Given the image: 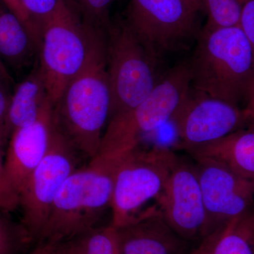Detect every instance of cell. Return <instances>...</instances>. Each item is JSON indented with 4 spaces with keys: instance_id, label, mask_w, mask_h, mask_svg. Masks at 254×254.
Wrapping results in <instances>:
<instances>
[{
    "instance_id": "d4e9b609",
    "label": "cell",
    "mask_w": 254,
    "mask_h": 254,
    "mask_svg": "<svg viewBox=\"0 0 254 254\" xmlns=\"http://www.w3.org/2000/svg\"><path fill=\"white\" fill-rule=\"evenodd\" d=\"M11 94L7 83L0 82V145L6 150L10 138L7 127V115Z\"/></svg>"
},
{
    "instance_id": "4fadbf2b",
    "label": "cell",
    "mask_w": 254,
    "mask_h": 254,
    "mask_svg": "<svg viewBox=\"0 0 254 254\" xmlns=\"http://www.w3.org/2000/svg\"><path fill=\"white\" fill-rule=\"evenodd\" d=\"M53 105L50 104L34 123L15 130L4 155L8 180L19 193L33 170L46 156L53 128Z\"/></svg>"
},
{
    "instance_id": "603a6c76",
    "label": "cell",
    "mask_w": 254,
    "mask_h": 254,
    "mask_svg": "<svg viewBox=\"0 0 254 254\" xmlns=\"http://www.w3.org/2000/svg\"><path fill=\"white\" fill-rule=\"evenodd\" d=\"M67 0H22L26 13L36 28L41 41L42 26L53 18Z\"/></svg>"
},
{
    "instance_id": "cb8c5ba5",
    "label": "cell",
    "mask_w": 254,
    "mask_h": 254,
    "mask_svg": "<svg viewBox=\"0 0 254 254\" xmlns=\"http://www.w3.org/2000/svg\"><path fill=\"white\" fill-rule=\"evenodd\" d=\"M4 155L5 150L0 145V209L11 213L18 209L19 199L6 176Z\"/></svg>"
},
{
    "instance_id": "4dcf8cb0",
    "label": "cell",
    "mask_w": 254,
    "mask_h": 254,
    "mask_svg": "<svg viewBox=\"0 0 254 254\" xmlns=\"http://www.w3.org/2000/svg\"><path fill=\"white\" fill-rule=\"evenodd\" d=\"M185 1L198 13L200 11H203L201 0H185Z\"/></svg>"
},
{
    "instance_id": "9a60e30c",
    "label": "cell",
    "mask_w": 254,
    "mask_h": 254,
    "mask_svg": "<svg viewBox=\"0 0 254 254\" xmlns=\"http://www.w3.org/2000/svg\"><path fill=\"white\" fill-rule=\"evenodd\" d=\"M189 153L195 158L217 160L254 185V129L238 130Z\"/></svg>"
},
{
    "instance_id": "8fae6325",
    "label": "cell",
    "mask_w": 254,
    "mask_h": 254,
    "mask_svg": "<svg viewBox=\"0 0 254 254\" xmlns=\"http://www.w3.org/2000/svg\"><path fill=\"white\" fill-rule=\"evenodd\" d=\"M208 221V234L219 232L254 207V185L217 160L195 158Z\"/></svg>"
},
{
    "instance_id": "6da1fadb",
    "label": "cell",
    "mask_w": 254,
    "mask_h": 254,
    "mask_svg": "<svg viewBox=\"0 0 254 254\" xmlns=\"http://www.w3.org/2000/svg\"><path fill=\"white\" fill-rule=\"evenodd\" d=\"M110 105L107 31H100L86 66L53 106L55 125L83 158L91 160L98 155Z\"/></svg>"
},
{
    "instance_id": "d6986e66",
    "label": "cell",
    "mask_w": 254,
    "mask_h": 254,
    "mask_svg": "<svg viewBox=\"0 0 254 254\" xmlns=\"http://www.w3.org/2000/svg\"><path fill=\"white\" fill-rule=\"evenodd\" d=\"M61 244L69 254H122L118 230L110 224Z\"/></svg>"
},
{
    "instance_id": "52a82bcc",
    "label": "cell",
    "mask_w": 254,
    "mask_h": 254,
    "mask_svg": "<svg viewBox=\"0 0 254 254\" xmlns=\"http://www.w3.org/2000/svg\"><path fill=\"white\" fill-rule=\"evenodd\" d=\"M177 160L165 147L145 150L137 146L125 155L115 174L110 225L123 226L147 202L158 198Z\"/></svg>"
},
{
    "instance_id": "5b68a950",
    "label": "cell",
    "mask_w": 254,
    "mask_h": 254,
    "mask_svg": "<svg viewBox=\"0 0 254 254\" xmlns=\"http://www.w3.org/2000/svg\"><path fill=\"white\" fill-rule=\"evenodd\" d=\"M190 87L187 60L172 68L136 108L110 119L97 155L123 156L136 148L141 135L171 120Z\"/></svg>"
},
{
    "instance_id": "1f68e13d",
    "label": "cell",
    "mask_w": 254,
    "mask_h": 254,
    "mask_svg": "<svg viewBox=\"0 0 254 254\" xmlns=\"http://www.w3.org/2000/svg\"><path fill=\"white\" fill-rule=\"evenodd\" d=\"M51 254H69L66 252V250H65L64 247H63V245L62 244H59L58 245V247H56V249L54 250V252H53Z\"/></svg>"
},
{
    "instance_id": "5bb4252c",
    "label": "cell",
    "mask_w": 254,
    "mask_h": 254,
    "mask_svg": "<svg viewBox=\"0 0 254 254\" xmlns=\"http://www.w3.org/2000/svg\"><path fill=\"white\" fill-rule=\"evenodd\" d=\"M116 229L122 254H182L185 248L186 240L170 226L155 206Z\"/></svg>"
},
{
    "instance_id": "ac0fdd59",
    "label": "cell",
    "mask_w": 254,
    "mask_h": 254,
    "mask_svg": "<svg viewBox=\"0 0 254 254\" xmlns=\"http://www.w3.org/2000/svg\"><path fill=\"white\" fill-rule=\"evenodd\" d=\"M210 254H254V207L220 230Z\"/></svg>"
},
{
    "instance_id": "7402d4cb",
    "label": "cell",
    "mask_w": 254,
    "mask_h": 254,
    "mask_svg": "<svg viewBox=\"0 0 254 254\" xmlns=\"http://www.w3.org/2000/svg\"><path fill=\"white\" fill-rule=\"evenodd\" d=\"M82 19L95 29L107 31L111 24L110 8L115 0H68Z\"/></svg>"
},
{
    "instance_id": "e0dca14e",
    "label": "cell",
    "mask_w": 254,
    "mask_h": 254,
    "mask_svg": "<svg viewBox=\"0 0 254 254\" xmlns=\"http://www.w3.org/2000/svg\"><path fill=\"white\" fill-rule=\"evenodd\" d=\"M37 50L36 43L22 22L9 10L0 9V57L20 66Z\"/></svg>"
},
{
    "instance_id": "ffe728a7",
    "label": "cell",
    "mask_w": 254,
    "mask_h": 254,
    "mask_svg": "<svg viewBox=\"0 0 254 254\" xmlns=\"http://www.w3.org/2000/svg\"><path fill=\"white\" fill-rule=\"evenodd\" d=\"M207 21L202 29L213 31L218 28L240 26L242 0H201Z\"/></svg>"
},
{
    "instance_id": "2e32d148",
    "label": "cell",
    "mask_w": 254,
    "mask_h": 254,
    "mask_svg": "<svg viewBox=\"0 0 254 254\" xmlns=\"http://www.w3.org/2000/svg\"><path fill=\"white\" fill-rule=\"evenodd\" d=\"M50 104L53 103L38 64L11 94L7 115L10 136L15 130L36 122Z\"/></svg>"
},
{
    "instance_id": "7a4b0ae2",
    "label": "cell",
    "mask_w": 254,
    "mask_h": 254,
    "mask_svg": "<svg viewBox=\"0 0 254 254\" xmlns=\"http://www.w3.org/2000/svg\"><path fill=\"white\" fill-rule=\"evenodd\" d=\"M189 60L190 86L239 106L254 86V51L240 26L201 29Z\"/></svg>"
},
{
    "instance_id": "484cf974",
    "label": "cell",
    "mask_w": 254,
    "mask_h": 254,
    "mask_svg": "<svg viewBox=\"0 0 254 254\" xmlns=\"http://www.w3.org/2000/svg\"><path fill=\"white\" fill-rule=\"evenodd\" d=\"M4 2L10 12L14 14L22 22L23 24L27 28L30 34L34 40L37 46L39 48L40 36L36 28L31 22L29 16L26 13L23 6L22 0H1Z\"/></svg>"
},
{
    "instance_id": "83f0119b",
    "label": "cell",
    "mask_w": 254,
    "mask_h": 254,
    "mask_svg": "<svg viewBox=\"0 0 254 254\" xmlns=\"http://www.w3.org/2000/svg\"><path fill=\"white\" fill-rule=\"evenodd\" d=\"M245 124L250 129L254 130V93H252L247 100V106L243 109Z\"/></svg>"
},
{
    "instance_id": "7c38bea8",
    "label": "cell",
    "mask_w": 254,
    "mask_h": 254,
    "mask_svg": "<svg viewBox=\"0 0 254 254\" xmlns=\"http://www.w3.org/2000/svg\"><path fill=\"white\" fill-rule=\"evenodd\" d=\"M170 226L185 240L208 235V221L195 165L177 160L158 198Z\"/></svg>"
},
{
    "instance_id": "8992f818",
    "label": "cell",
    "mask_w": 254,
    "mask_h": 254,
    "mask_svg": "<svg viewBox=\"0 0 254 254\" xmlns=\"http://www.w3.org/2000/svg\"><path fill=\"white\" fill-rule=\"evenodd\" d=\"M107 59L111 105L110 118L136 108L153 91L158 60L125 21L111 23L107 31Z\"/></svg>"
},
{
    "instance_id": "44dd1931",
    "label": "cell",
    "mask_w": 254,
    "mask_h": 254,
    "mask_svg": "<svg viewBox=\"0 0 254 254\" xmlns=\"http://www.w3.org/2000/svg\"><path fill=\"white\" fill-rule=\"evenodd\" d=\"M0 209V254H24L33 241L22 224Z\"/></svg>"
},
{
    "instance_id": "30bf717a",
    "label": "cell",
    "mask_w": 254,
    "mask_h": 254,
    "mask_svg": "<svg viewBox=\"0 0 254 254\" xmlns=\"http://www.w3.org/2000/svg\"><path fill=\"white\" fill-rule=\"evenodd\" d=\"M181 145L188 152L242 129L243 110L190 86L171 118Z\"/></svg>"
},
{
    "instance_id": "ba28073f",
    "label": "cell",
    "mask_w": 254,
    "mask_h": 254,
    "mask_svg": "<svg viewBox=\"0 0 254 254\" xmlns=\"http://www.w3.org/2000/svg\"><path fill=\"white\" fill-rule=\"evenodd\" d=\"M81 157L53 123L46 156L18 193L21 224L33 242L41 240L55 197L66 179L80 168Z\"/></svg>"
},
{
    "instance_id": "277c9868",
    "label": "cell",
    "mask_w": 254,
    "mask_h": 254,
    "mask_svg": "<svg viewBox=\"0 0 254 254\" xmlns=\"http://www.w3.org/2000/svg\"><path fill=\"white\" fill-rule=\"evenodd\" d=\"M67 0L41 30L39 66L53 106L85 67L97 34Z\"/></svg>"
},
{
    "instance_id": "3957f363",
    "label": "cell",
    "mask_w": 254,
    "mask_h": 254,
    "mask_svg": "<svg viewBox=\"0 0 254 254\" xmlns=\"http://www.w3.org/2000/svg\"><path fill=\"white\" fill-rule=\"evenodd\" d=\"M125 155H97L66 179L38 242L61 244L100 227L107 210H111L115 174Z\"/></svg>"
},
{
    "instance_id": "4316f807",
    "label": "cell",
    "mask_w": 254,
    "mask_h": 254,
    "mask_svg": "<svg viewBox=\"0 0 254 254\" xmlns=\"http://www.w3.org/2000/svg\"><path fill=\"white\" fill-rule=\"evenodd\" d=\"M240 26L250 41L254 51V0H242Z\"/></svg>"
},
{
    "instance_id": "f546056e",
    "label": "cell",
    "mask_w": 254,
    "mask_h": 254,
    "mask_svg": "<svg viewBox=\"0 0 254 254\" xmlns=\"http://www.w3.org/2000/svg\"><path fill=\"white\" fill-rule=\"evenodd\" d=\"M10 80L11 78H10L9 73L6 71V68H4V65L0 60V82L8 83Z\"/></svg>"
},
{
    "instance_id": "9c48e42d",
    "label": "cell",
    "mask_w": 254,
    "mask_h": 254,
    "mask_svg": "<svg viewBox=\"0 0 254 254\" xmlns=\"http://www.w3.org/2000/svg\"><path fill=\"white\" fill-rule=\"evenodd\" d=\"M198 14L185 0H129L125 21L159 61L197 39Z\"/></svg>"
},
{
    "instance_id": "f1b7e54d",
    "label": "cell",
    "mask_w": 254,
    "mask_h": 254,
    "mask_svg": "<svg viewBox=\"0 0 254 254\" xmlns=\"http://www.w3.org/2000/svg\"><path fill=\"white\" fill-rule=\"evenodd\" d=\"M58 245L59 244H55L53 242H38V245L28 254H51Z\"/></svg>"
},
{
    "instance_id": "d6a6232c",
    "label": "cell",
    "mask_w": 254,
    "mask_h": 254,
    "mask_svg": "<svg viewBox=\"0 0 254 254\" xmlns=\"http://www.w3.org/2000/svg\"><path fill=\"white\" fill-rule=\"evenodd\" d=\"M254 93V86L253 91H252V93ZM252 94H251V95H252Z\"/></svg>"
}]
</instances>
